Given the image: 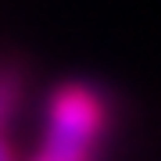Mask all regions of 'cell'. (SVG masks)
<instances>
[{
  "label": "cell",
  "mask_w": 161,
  "mask_h": 161,
  "mask_svg": "<svg viewBox=\"0 0 161 161\" xmlns=\"http://www.w3.org/2000/svg\"><path fill=\"white\" fill-rule=\"evenodd\" d=\"M111 125V97L90 79H64L47 97L36 154L47 161H97Z\"/></svg>",
  "instance_id": "obj_1"
},
{
  "label": "cell",
  "mask_w": 161,
  "mask_h": 161,
  "mask_svg": "<svg viewBox=\"0 0 161 161\" xmlns=\"http://www.w3.org/2000/svg\"><path fill=\"white\" fill-rule=\"evenodd\" d=\"M25 82H29V72H25L22 61H14V58L0 61V136H7V129L14 125L18 111H22Z\"/></svg>",
  "instance_id": "obj_2"
},
{
  "label": "cell",
  "mask_w": 161,
  "mask_h": 161,
  "mask_svg": "<svg viewBox=\"0 0 161 161\" xmlns=\"http://www.w3.org/2000/svg\"><path fill=\"white\" fill-rule=\"evenodd\" d=\"M0 161H14V150L7 143V136H0Z\"/></svg>",
  "instance_id": "obj_3"
},
{
  "label": "cell",
  "mask_w": 161,
  "mask_h": 161,
  "mask_svg": "<svg viewBox=\"0 0 161 161\" xmlns=\"http://www.w3.org/2000/svg\"><path fill=\"white\" fill-rule=\"evenodd\" d=\"M32 161H47V158H40V154H36V158H32Z\"/></svg>",
  "instance_id": "obj_4"
}]
</instances>
